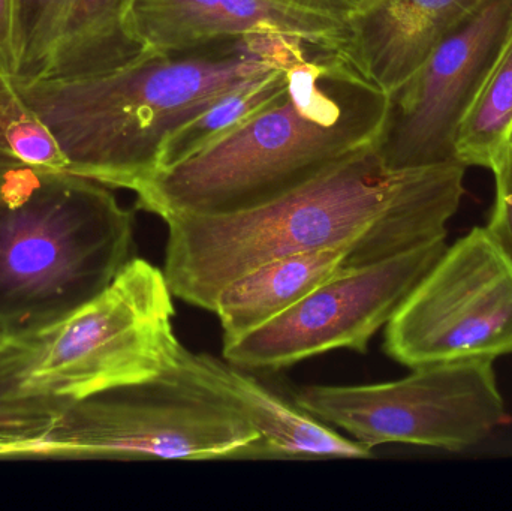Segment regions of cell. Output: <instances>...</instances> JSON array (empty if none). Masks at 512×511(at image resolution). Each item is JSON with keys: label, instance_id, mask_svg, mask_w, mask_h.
<instances>
[{"label": "cell", "instance_id": "13", "mask_svg": "<svg viewBox=\"0 0 512 511\" xmlns=\"http://www.w3.org/2000/svg\"><path fill=\"white\" fill-rule=\"evenodd\" d=\"M483 0H367L348 17L358 71L393 93Z\"/></svg>", "mask_w": 512, "mask_h": 511}, {"label": "cell", "instance_id": "11", "mask_svg": "<svg viewBox=\"0 0 512 511\" xmlns=\"http://www.w3.org/2000/svg\"><path fill=\"white\" fill-rule=\"evenodd\" d=\"M129 23L150 53H182L256 35H282L354 63L348 20L285 0H132Z\"/></svg>", "mask_w": 512, "mask_h": 511}, {"label": "cell", "instance_id": "2", "mask_svg": "<svg viewBox=\"0 0 512 511\" xmlns=\"http://www.w3.org/2000/svg\"><path fill=\"white\" fill-rule=\"evenodd\" d=\"M310 50L288 36L256 35L182 53L147 51L102 74L11 80L56 138L68 173L137 192L161 170L165 146L183 126Z\"/></svg>", "mask_w": 512, "mask_h": 511}, {"label": "cell", "instance_id": "7", "mask_svg": "<svg viewBox=\"0 0 512 511\" xmlns=\"http://www.w3.org/2000/svg\"><path fill=\"white\" fill-rule=\"evenodd\" d=\"M295 404L375 449L400 443L462 452L505 422L493 360L418 366L402 380L367 386H309Z\"/></svg>", "mask_w": 512, "mask_h": 511}, {"label": "cell", "instance_id": "21", "mask_svg": "<svg viewBox=\"0 0 512 511\" xmlns=\"http://www.w3.org/2000/svg\"><path fill=\"white\" fill-rule=\"evenodd\" d=\"M285 2L348 20L349 15L354 14L367 0H285Z\"/></svg>", "mask_w": 512, "mask_h": 511}, {"label": "cell", "instance_id": "4", "mask_svg": "<svg viewBox=\"0 0 512 511\" xmlns=\"http://www.w3.org/2000/svg\"><path fill=\"white\" fill-rule=\"evenodd\" d=\"M165 273L132 258L74 314L0 347V438L35 428L99 393L179 368Z\"/></svg>", "mask_w": 512, "mask_h": 511}, {"label": "cell", "instance_id": "19", "mask_svg": "<svg viewBox=\"0 0 512 511\" xmlns=\"http://www.w3.org/2000/svg\"><path fill=\"white\" fill-rule=\"evenodd\" d=\"M496 197L486 228L493 242L512 263V141L495 167Z\"/></svg>", "mask_w": 512, "mask_h": 511}, {"label": "cell", "instance_id": "15", "mask_svg": "<svg viewBox=\"0 0 512 511\" xmlns=\"http://www.w3.org/2000/svg\"><path fill=\"white\" fill-rule=\"evenodd\" d=\"M351 246L315 249L274 258L224 288L215 312L224 345L288 311L295 303L346 269Z\"/></svg>", "mask_w": 512, "mask_h": 511}, {"label": "cell", "instance_id": "17", "mask_svg": "<svg viewBox=\"0 0 512 511\" xmlns=\"http://www.w3.org/2000/svg\"><path fill=\"white\" fill-rule=\"evenodd\" d=\"M289 68L271 72L267 77L224 96L209 110L183 126L165 146L161 170L194 155L216 138L227 134L240 123L251 119L256 113L282 98L288 86Z\"/></svg>", "mask_w": 512, "mask_h": 511}, {"label": "cell", "instance_id": "12", "mask_svg": "<svg viewBox=\"0 0 512 511\" xmlns=\"http://www.w3.org/2000/svg\"><path fill=\"white\" fill-rule=\"evenodd\" d=\"M132 0H18L20 80L102 74L146 54L132 32Z\"/></svg>", "mask_w": 512, "mask_h": 511}, {"label": "cell", "instance_id": "20", "mask_svg": "<svg viewBox=\"0 0 512 511\" xmlns=\"http://www.w3.org/2000/svg\"><path fill=\"white\" fill-rule=\"evenodd\" d=\"M18 0H0V66L9 75L17 69Z\"/></svg>", "mask_w": 512, "mask_h": 511}, {"label": "cell", "instance_id": "8", "mask_svg": "<svg viewBox=\"0 0 512 511\" xmlns=\"http://www.w3.org/2000/svg\"><path fill=\"white\" fill-rule=\"evenodd\" d=\"M384 350L411 369L512 353V263L486 228L447 246L387 324Z\"/></svg>", "mask_w": 512, "mask_h": 511}, {"label": "cell", "instance_id": "1", "mask_svg": "<svg viewBox=\"0 0 512 511\" xmlns=\"http://www.w3.org/2000/svg\"><path fill=\"white\" fill-rule=\"evenodd\" d=\"M465 174L456 161L394 170L375 141L261 206L168 216L165 278L174 297L213 312L227 285L274 258L351 246L346 269L387 260L447 236Z\"/></svg>", "mask_w": 512, "mask_h": 511}, {"label": "cell", "instance_id": "5", "mask_svg": "<svg viewBox=\"0 0 512 511\" xmlns=\"http://www.w3.org/2000/svg\"><path fill=\"white\" fill-rule=\"evenodd\" d=\"M134 215L108 186L66 171L0 170V332L51 326L132 260Z\"/></svg>", "mask_w": 512, "mask_h": 511}, {"label": "cell", "instance_id": "9", "mask_svg": "<svg viewBox=\"0 0 512 511\" xmlns=\"http://www.w3.org/2000/svg\"><path fill=\"white\" fill-rule=\"evenodd\" d=\"M447 249V236L387 260L345 269L258 329L224 345L245 371H280L331 350L367 353L409 294Z\"/></svg>", "mask_w": 512, "mask_h": 511}, {"label": "cell", "instance_id": "16", "mask_svg": "<svg viewBox=\"0 0 512 511\" xmlns=\"http://www.w3.org/2000/svg\"><path fill=\"white\" fill-rule=\"evenodd\" d=\"M512 141V33L486 83L460 123L454 158L492 170Z\"/></svg>", "mask_w": 512, "mask_h": 511}, {"label": "cell", "instance_id": "3", "mask_svg": "<svg viewBox=\"0 0 512 511\" xmlns=\"http://www.w3.org/2000/svg\"><path fill=\"white\" fill-rule=\"evenodd\" d=\"M388 102L351 60L310 50L288 69L282 98L158 171L135 192L137 207L165 219L261 206L378 141Z\"/></svg>", "mask_w": 512, "mask_h": 511}, {"label": "cell", "instance_id": "18", "mask_svg": "<svg viewBox=\"0 0 512 511\" xmlns=\"http://www.w3.org/2000/svg\"><path fill=\"white\" fill-rule=\"evenodd\" d=\"M15 167L68 173L56 138L0 66V170Z\"/></svg>", "mask_w": 512, "mask_h": 511}, {"label": "cell", "instance_id": "14", "mask_svg": "<svg viewBox=\"0 0 512 511\" xmlns=\"http://www.w3.org/2000/svg\"><path fill=\"white\" fill-rule=\"evenodd\" d=\"M189 372L249 420L258 441L249 459H369L373 450L337 434L321 420L268 390L245 369L209 354L185 351Z\"/></svg>", "mask_w": 512, "mask_h": 511}, {"label": "cell", "instance_id": "6", "mask_svg": "<svg viewBox=\"0 0 512 511\" xmlns=\"http://www.w3.org/2000/svg\"><path fill=\"white\" fill-rule=\"evenodd\" d=\"M258 438L237 408L189 372L183 353L168 374L99 393L0 438V459L242 461Z\"/></svg>", "mask_w": 512, "mask_h": 511}, {"label": "cell", "instance_id": "10", "mask_svg": "<svg viewBox=\"0 0 512 511\" xmlns=\"http://www.w3.org/2000/svg\"><path fill=\"white\" fill-rule=\"evenodd\" d=\"M511 33L512 0H483L388 95L387 119L376 141L388 167L403 170L456 161L460 123Z\"/></svg>", "mask_w": 512, "mask_h": 511}]
</instances>
